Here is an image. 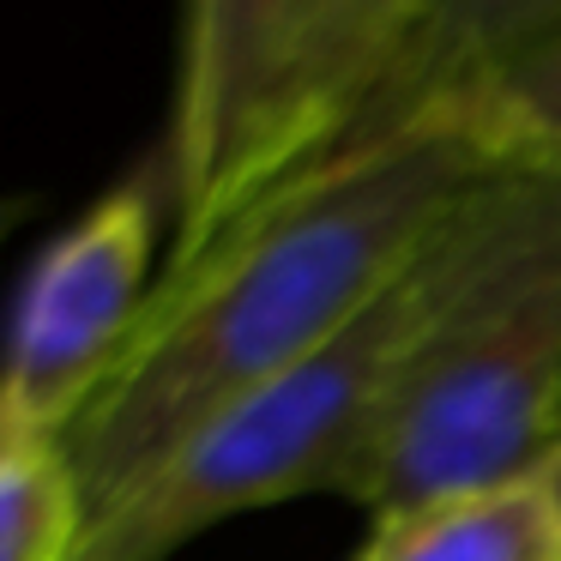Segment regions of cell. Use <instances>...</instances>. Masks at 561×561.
Returning <instances> with one entry per match:
<instances>
[{"instance_id":"6da1fadb","label":"cell","mask_w":561,"mask_h":561,"mask_svg":"<svg viewBox=\"0 0 561 561\" xmlns=\"http://www.w3.org/2000/svg\"><path fill=\"white\" fill-rule=\"evenodd\" d=\"M489 170L495 158L465 127L411 122L284 182L199 266L163 278L67 435L91 519L206 423L327 351Z\"/></svg>"},{"instance_id":"30bf717a","label":"cell","mask_w":561,"mask_h":561,"mask_svg":"<svg viewBox=\"0 0 561 561\" xmlns=\"http://www.w3.org/2000/svg\"><path fill=\"white\" fill-rule=\"evenodd\" d=\"M399 7L404 0H363V13H368V31H375V49H368V67H375V55H380V43H387V31H392V19H399ZM368 85V79H363ZM363 98V91H356Z\"/></svg>"},{"instance_id":"5b68a950","label":"cell","mask_w":561,"mask_h":561,"mask_svg":"<svg viewBox=\"0 0 561 561\" xmlns=\"http://www.w3.org/2000/svg\"><path fill=\"white\" fill-rule=\"evenodd\" d=\"M170 224L158 158L127 170L37 254L0 344V447L67 440L110 387L151 290Z\"/></svg>"},{"instance_id":"52a82bcc","label":"cell","mask_w":561,"mask_h":561,"mask_svg":"<svg viewBox=\"0 0 561 561\" xmlns=\"http://www.w3.org/2000/svg\"><path fill=\"white\" fill-rule=\"evenodd\" d=\"M356 561H561V513L537 477L368 525Z\"/></svg>"},{"instance_id":"ba28073f","label":"cell","mask_w":561,"mask_h":561,"mask_svg":"<svg viewBox=\"0 0 561 561\" xmlns=\"http://www.w3.org/2000/svg\"><path fill=\"white\" fill-rule=\"evenodd\" d=\"M423 122H453L507 170L561 175V31Z\"/></svg>"},{"instance_id":"8fae6325","label":"cell","mask_w":561,"mask_h":561,"mask_svg":"<svg viewBox=\"0 0 561 561\" xmlns=\"http://www.w3.org/2000/svg\"><path fill=\"white\" fill-rule=\"evenodd\" d=\"M537 489H543V495H549V507H556L561 513V428H556V440H549V453H543V459H537Z\"/></svg>"},{"instance_id":"7c38bea8","label":"cell","mask_w":561,"mask_h":561,"mask_svg":"<svg viewBox=\"0 0 561 561\" xmlns=\"http://www.w3.org/2000/svg\"><path fill=\"white\" fill-rule=\"evenodd\" d=\"M25 211H31V199H25V194H0V248L13 242V230L25 224Z\"/></svg>"},{"instance_id":"8992f818","label":"cell","mask_w":561,"mask_h":561,"mask_svg":"<svg viewBox=\"0 0 561 561\" xmlns=\"http://www.w3.org/2000/svg\"><path fill=\"white\" fill-rule=\"evenodd\" d=\"M556 31L561 0H404L332 158L447 110L453 98L483 85L495 67L549 43Z\"/></svg>"},{"instance_id":"277c9868","label":"cell","mask_w":561,"mask_h":561,"mask_svg":"<svg viewBox=\"0 0 561 561\" xmlns=\"http://www.w3.org/2000/svg\"><path fill=\"white\" fill-rule=\"evenodd\" d=\"M447 224V218H440ZM440 224L416 260L308 363L260 387L218 423H206L170 465L146 477L127 501L85 525L73 561H170L194 537L278 507L296 495H339L356 447L368 440L392 380L423 344L447 296Z\"/></svg>"},{"instance_id":"9c48e42d","label":"cell","mask_w":561,"mask_h":561,"mask_svg":"<svg viewBox=\"0 0 561 561\" xmlns=\"http://www.w3.org/2000/svg\"><path fill=\"white\" fill-rule=\"evenodd\" d=\"M85 525L91 513L67 440L0 447V561H73Z\"/></svg>"},{"instance_id":"7a4b0ae2","label":"cell","mask_w":561,"mask_h":561,"mask_svg":"<svg viewBox=\"0 0 561 561\" xmlns=\"http://www.w3.org/2000/svg\"><path fill=\"white\" fill-rule=\"evenodd\" d=\"M440 242L447 296L339 483L368 525L519 483L561 428V175L495 163Z\"/></svg>"},{"instance_id":"3957f363","label":"cell","mask_w":561,"mask_h":561,"mask_svg":"<svg viewBox=\"0 0 561 561\" xmlns=\"http://www.w3.org/2000/svg\"><path fill=\"white\" fill-rule=\"evenodd\" d=\"M363 0H182L163 278L199 266L284 182L332 158L368 79ZM158 278V284H163Z\"/></svg>"}]
</instances>
